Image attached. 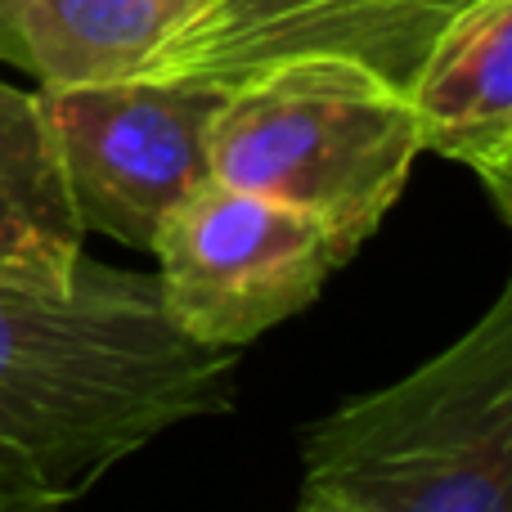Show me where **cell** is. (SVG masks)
I'll return each instance as SVG.
<instances>
[{
  "instance_id": "1",
  "label": "cell",
  "mask_w": 512,
  "mask_h": 512,
  "mask_svg": "<svg viewBox=\"0 0 512 512\" xmlns=\"http://www.w3.org/2000/svg\"><path fill=\"white\" fill-rule=\"evenodd\" d=\"M239 351L176 333L158 274L81 261L68 292L0 288V512H63L171 427L234 409Z\"/></svg>"
},
{
  "instance_id": "2",
  "label": "cell",
  "mask_w": 512,
  "mask_h": 512,
  "mask_svg": "<svg viewBox=\"0 0 512 512\" xmlns=\"http://www.w3.org/2000/svg\"><path fill=\"white\" fill-rule=\"evenodd\" d=\"M297 441L306 495L346 512H512V288L441 355Z\"/></svg>"
},
{
  "instance_id": "3",
  "label": "cell",
  "mask_w": 512,
  "mask_h": 512,
  "mask_svg": "<svg viewBox=\"0 0 512 512\" xmlns=\"http://www.w3.org/2000/svg\"><path fill=\"white\" fill-rule=\"evenodd\" d=\"M409 99L346 59H292L225 86L212 180L319 216L355 256L418 162Z\"/></svg>"
},
{
  "instance_id": "4",
  "label": "cell",
  "mask_w": 512,
  "mask_h": 512,
  "mask_svg": "<svg viewBox=\"0 0 512 512\" xmlns=\"http://www.w3.org/2000/svg\"><path fill=\"white\" fill-rule=\"evenodd\" d=\"M153 256L167 319L212 351H243L301 315L351 261L319 216L221 180L162 225Z\"/></svg>"
},
{
  "instance_id": "5",
  "label": "cell",
  "mask_w": 512,
  "mask_h": 512,
  "mask_svg": "<svg viewBox=\"0 0 512 512\" xmlns=\"http://www.w3.org/2000/svg\"><path fill=\"white\" fill-rule=\"evenodd\" d=\"M36 95L86 234L153 252L162 225L212 185V122L225 86L131 77Z\"/></svg>"
},
{
  "instance_id": "6",
  "label": "cell",
  "mask_w": 512,
  "mask_h": 512,
  "mask_svg": "<svg viewBox=\"0 0 512 512\" xmlns=\"http://www.w3.org/2000/svg\"><path fill=\"white\" fill-rule=\"evenodd\" d=\"M472 0H203L140 77L234 86L292 59H346L409 95L423 59Z\"/></svg>"
},
{
  "instance_id": "7",
  "label": "cell",
  "mask_w": 512,
  "mask_h": 512,
  "mask_svg": "<svg viewBox=\"0 0 512 512\" xmlns=\"http://www.w3.org/2000/svg\"><path fill=\"white\" fill-rule=\"evenodd\" d=\"M418 149L459 162L512 216V0H472L409 86Z\"/></svg>"
},
{
  "instance_id": "8",
  "label": "cell",
  "mask_w": 512,
  "mask_h": 512,
  "mask_svg": "<svg viewBox=\"0 0 512 512\" xmlns=\"http://www.w3.org/2000/svg\"><path fill=\"white\" fill-rule=\"evenodd\" d=\"M86 261V225L68 194L41 95L0 81V288L68 292Z\"/></svg>"
},
{
  "instance_id": "9",
  "label": "cell",
  "mask_w": 512,
  "mask_h": 512,
  "mask_svg": "<svg viewBox=\"0 0 512 512\" xmlns=\"http://www.w3.org/2000/svg\"><path fill=\"white\" fill-rule=\"evenodd\" d=\"M203 0H0V59L41 90L104 86L144 72Z\"/></svg>"
},
{
  "instance_id": "10",
  "label": "cell",
  "mask_w": 512,
  "mask_h": 512,
  "mask_svg": "<svg viewBox=\"0 0 512 512\" xmlns=\"http://www.w3.org/2000/svg\"><path fill=\"white\" fill-rule=\"evenodd\" d=\"M297 512H346V508H337V504H328V499L306 495V490H301V508Z\"/></svg>"
}]
</instances>
